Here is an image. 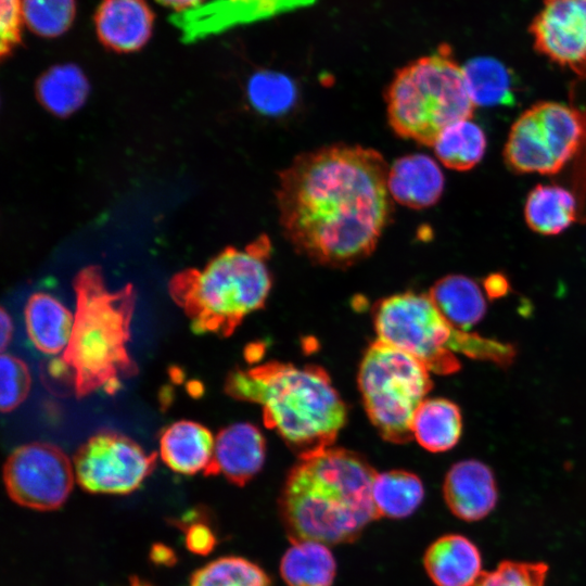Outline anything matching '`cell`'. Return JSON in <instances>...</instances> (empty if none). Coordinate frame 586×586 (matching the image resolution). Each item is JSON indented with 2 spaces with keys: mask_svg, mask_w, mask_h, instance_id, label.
Masks as SVG:
<instances>
[{
  "mask_svg": "<svg viewBox=\"0 0 586 586\" xmlns=\"http://www.w3.org/2000/svg\"><path fill=\"white\" fill-rule=\"evenodd\" d=\"M388 168L380 152L358 144L297 155L278 178L284 238L321 266L346 268L370 256L393 214Z\"/></svg>",
  "mask_w": 586,
  "mask_h": 586,
  "instance_id": "6da1fadb",
  "label": "cell"
},
{
  "mask_svg": "<svg viewBox=\"0 0 586 586\" xmlns=\"http://www.w3.org/2000/svg\"><path fill=\"white\" fill-rule=\"evenodd\" d=\"M377 473L362 456L344 448L300 458L279 497L290 539L328 546L354 542L379 518L372 498Z\"/></svg>",
  "mask_w": 586,
  "mask_h": 586,
  "instance_id": "7a4b0ae2",
  "label": "cell"
},
{
  "mask_svg": "<svg viewBox=\"0 0 586 586\" xmlns=\"http://www.w3.org/2000/svg\"><path fill=\"white\" fill-rule=\"evenodd\" d=\"M226 393L262 406L264 423L276 430L300 458L334 443L346 422V407L329 374L320 367L278 361L234 369Z\"/></svg>",
  "mask_w": 586,
  "mask_h": 586,
  "instance_id": "3957f363",
  "label": "cell"
},
{
  "mask_svg": "<svg viewBox=\"0 0 586 586\" xmlns=\"http://www.w3.org/2000/svg\"><path fill=\"white\" fill-rule=\"evenodd\" d=\"M74 290L76 314L61 361L72 371L78 397L98 390L113 395L120 388L122 379L138 372L127 349L136 292L131 284L111 292L97 266L79 271Z\"/></svg>",
  "mask_w": 586,
  "mask_h": 586,
  "instance_id": "277c9868",
  "label": "cell"
},
{
  "mask_svg": "<svg viewBox=\"0 0 586 586\" xmlns=\"http://www.w3.org/2000/svg\"><path fill=\"white\" fill-rule=\"evenodd\" d=\"M270 242L259 238L243 250L227 247L203 269L173 277L169 293L195 333L229 336L244 317L262 308L271 290Z\"/></svg>",
  "mask_w": 586,
  "mask_h": 586,
  "instance_id": "5b68a950",
  "label": "cell"
},
{
  "mask_svg": "<svg viewBox=\"0 0 586 586\" xmlns=\"http://www.w3.org/2000/svg\"><path fill=\"white\" fill-rule=\"evenodd\" d=\"M378 340L422 362L437 374L460 369L456 353L509 366L517 351L512 344L486 339L453 326L428 294L405 292L380 301L373 311Z\"/></svg>",
  "mask_w": 586,
  "mask_h": 586,
  "instance_id": "8992f818",
  "label": "cell"
},
{
  "mask_svg": "<svg viewBox=\"0 0 586 586\" xmlns=\"http://www.w3.org/2000/svg\"><path fill=\"white\" fill-rule=\"evenodd\" d=\"M384 97L392 130L426 146L451 124L470 119L475 109L463 68L445 44L400 67Z\"/></svg>",
  "mask_w": 586,
  "mask_h": 586,
  "instance_id": "52a82bcc",
  "label": "cell"
},
{
  "mask_svg": "<svg viewBox=\"0 0 586 586\" xmlns=\"http://www.w3.org/2000/svg\"><path fill=\"white\" fill-rule=\"evenodd\" d=\"M430 370L411 355L380 340L366 351L358 387L380 435L395 444L412 437L415 413L432 388Z\"/></svg>",
  "mask_w": 586,
  "mask_h": 586,
  "instance_id": "ba28073f",
  "label": "cell"
},
{
  "mask_svg": "<svg viewBox=\"0 0 586 586\" xmlns=\"http://www.w3.org/2000/svg\"><path fill=\"white\" fill-rule=\"evenodd\" d=\"M582 137L583 124L574 110L558 102H538L512 124L504 157L520 174H556L577 151Z\"/></svg>",
  "mask_w": 586,
  "mask_h": 586,
  "instance_id": "9c48e42d",
  "label": "cell"
},
{
  "mask_svg": "<svg viewBox=\"0 0 586 586\" xmlns=\"http://www.w3.org/2000/svg\"><path fill=\"white\" fill-rule=\"evenodd\" d=\"M157 453L146 454L131 438L103 431L91 436L74 456L79 486L94 494L124 495L137 489L154 470Z\"/></svg>",
  "mask_w": 586,
  "mask_h": 586,
  "instance_id": "30bf717a",
  "label": "cell"
},
{
  "mask_svg": "<svg viewBox=\"0 0 586 586\" xmlns=\"http://www.w3.org/2000/svg\"><path fill=\"white\" fill-rule=\"evenodd\" d=\"M74 464L59 447L29 443L14 449L3 467L10 498L20 506L39 511L60 508L71 494Z\"/></svg>",
  "mask_w": 586,
  "mask_h": 586,
  "instance_id": "8fae6325",
  "label": "cell"
},
{
  "mask_svg": "<svg viewBox=\"0 0 586 586\" xmlns=\"http://www.w3.org/2000/svg\"><path fill=\"white\" fill-rule=\"evenodd\" d=\"M528 31L538 53L575 73L586 71V0H543Z\"/></svg>",
  "mask_w": 586,
  "mask_h": 586,
  "instance_id": "7c38bea8",
  "label": "cell"
},
{
  "mask_svg": "<svg viewBox=\"0 0 586 586\" xmlns=\"http://www.w3.org/2000/svg\"><path fill=\"white\" fill-rule=\"evenodd\" d=\"M315 0H211L169 21L184 43H193L234 26L265 20L311 4Z\"/></svg>",
  "mask_w": 586,
  "mask_h": 586,
  "instance_id": "4fadbf2b",
  "label": "cell"
},
{
  "mask_svg": "<svg viewBox=\"0 0 586 586\" xmlns=\"http://www.w3.org/2000/svg\"><path fill=\"white\" fill-rule=\"evenodd\" d=\"M266 455L263 433L255 425L239 422L222 429L215 440L212 461L205 475L222 474L243 486L262 469Z\"/></svg>",
  "mask_w": 586,
  "mask_h": 586,
  "instance_id": "5bb4252c",
  "label": "cell"
},
{
  "mask_svg": "<svg viewBox=\"0 0 586 586\" xmlns=\"http://www.w3.org/2000/svg\"><path fill=\"white\" fill-rule=\"evenodd\" d=\"M443 495L451 513L468 522L488 515L498 499L493 471L474 459L459 461L449 469L444 480Z\"/></svg>",
  "mask_w": 586,
  "mask_h": 586,
  "instance_id": "9a60e30c",
  "label": "cell"
},
{
  "mask_svg": "<svg viewBox=\"0 0 586 586\" xmlns=\"http://www.w3.org/2000/svg\"><path fill=\"white\" fill-rule=\"evenodd\" d=\"M153 21L145 0H101L94 14L98 38L117 52L142 48L151 37Z\"/></svg>",
  "mask_w": 586,
  "mask_h": 586,
  "instance_id": "2e32d148",
  "label": "cell"
},
{
  "mask_svg": "<svg viewBox=\"0 0 586 586\" xmlns=\"http://www.w3.org/2000/svg\"><path fill=\"white\" fill-rule=\"evenodd\" d=\"M444 186L438 164L425 154L402 156L388 168L387 187L393 201L409 208L433 206L441 199Z\"/></svg>",
  "mask_w": 586,
  "mask_h": 586,
  "instance_id": "e0dca14e",
  "label": "cell"
},
{
  "mask_svg": "<svg viewBox=\"0 0 586 586\" xmlns=\"http://www.w3.org/2000/svg\"><path fill=\"white\" fill-rule=\"evenodd\" d=\"M423 564L436 586H474L482 574L477 547L459 534H447L425 550Z\"/></svg>",
  "mask_w": 586,
  "mask_h": 586,
  "instance_id": "ac0fdd59",
  "label": "cell"
},
{
  "mask_svg": "<svg viewBox=\"0 0 586 586\" xmlns=\"http://www.w3.org/2000/svg\"><path fill=\"white\" fill-rule=\"evenodd\" d=\"M214 447L211 431L194 421H177L164 429L160 437L162 460L180 474L204 473L212 461Z\"/></svg>",
  "mask_w": 586,
  "mask_h": 586,
  "instance_id": "d6986e66",
  "label": "cell"
},
{
  "mask_svg": "<svg viewBox=\"0 0 586 586\" xmlns=\"http://www.w3.org/2000/svg\"><path fill=\"white\" fill-rule=\"evenodd\" d=\"M27 334L35 347L46 354L64 351L69 342L74 316L54 296L38 292L25 306Z\"/></svg>",
  "mask_w": 586,
  "mask_h": 586,
  "instance_id": "ffe728a7",
  "label": "cell"
},
{
  "mask_svg": "<svg viewBox=\"0 0 586 586\" xmlns=\"http://www.w3.org/2000/svg\"><path fill=\"white\" fill-rule=\"evenodd\" d=\"M441 314L456 328L468 331L484 317L486 300L479 284L463 275L437 280L428 293Z\"/></svg>",
  "mask_w": 586,
  "mask_h": 586,
  "instance_id": "44dd1931",
  "label": "cell"
},
{
  "mask_svg": "<svg viewBox=\"0 0 586 586\" xmlns=\"http://www.w3.org/2000/svg\"><path fill=\"white\" fill-rule=\"evenodd\" d=\"M335 573L329 546L316 540H293L280 561L286 586H332Z\"/></svg>",
  "mask_w": 586,
  "mask_h": 586,
  "instance_id": "7402d4cb",
  "label": "cell"
},
{
  "mask_svg": "<svg viewBox=\"0 0 586 586\" xmlns=\"http://www.w3.org/2000/svg\"><path fill=\"white\" fill-rule=\"evenodd\" d=\"M411 432L424 449L432 453L446 451L461 436V411L455 403L445 398L424 399L415 413Z\"/></svg>",
  "mask_w": 586,
  "mask_h": 586,
  "instance_id": "603a6c76",
  "label": "cell"
},
{
  "mask_svg": "<svg viewBox=\"0 0 586 586\" xmlns=\"http://www.w3.org/2000/svg\"><path fill=\"white\" fill-rule=\"evenodd\" d=\"M524 217L533 231L544 235L558 234L575 220V198L561 186L538 184L526 198Z\"/></svg>",
  "mask_w": 586,
  "mask_h": 586,
  "instance_id": "cb8c5ba5",
  "label": "cell"
},
{
  "mask_svg": "<svg viewBox=\"0 0 586 586\" xmlns=\"http://www.w3.org/2000/svg\"><path fill=\"white\" fill-rule=\"evenodd\" d=\"M462 68L475 107L513 103L512 74L504 63L491 56H476L462 65Z\"/></svg>",
  "mask_w": 586,
  "mask_h": 586,
  "instance_id": "d4e9b609",
  "label": "cell"
},
{
  "mask_svg": "<svg viewBox=\"0 0 586 586\" xmlns=\"http://www.w3.org/2000/svg\"><path fill=\"white\" fill-rule=\"evenodd\" d=\"M423 497L422 481L412 472L392 470L375 475L372 498L379 517H409L419 508Z\"/></svg>",
  "mask_w": 586,
  "mask_h": 586,
  "instance_id": "484cf974",
  "label": "cell"
},
{
  "mask_svg": "<svg viewBox=\"0 0 586 586\" xmlns=\"http://www.w3.org/2000/svg\"><path fill=\"white\" fill-rule=\"evenodd\" d=\"M88 92V80L82 71L74 64L55 65L37 82L40 102L58 116H67L78 110Z\"/></svg>",
  "mask_w": 586,
  "mask_h": 586,
  "instance_id": "4316f807",
  "label": "cell"
},
{
  "mask_svg": "<svg viewBox=\"0 0 586 586\" xmlns=\"http://www.w3.org/2000/svg\"><path fill=\"white\" fill-rule=\"evenodd\" d=\"M486 145L483 129L472 120L463 119L445 128L433 144V149L445 167L464 171L481 162Z\"/></svg>",
  "mask_w": 586,
  "mask_h": 586,
  "instance_id": "83f0119b",
  "label": "cell"
},
{
  "mask_svg": "<svg viewBox=\"0 0 586 586\" xmlns=\"http://www.w3.org/2000/svg\"><path fill=\"white\" fill-rule=\"evenodd\" d=\"M189 586H271L256 563L237 556L218 558L195 571Z\"/></svg>",
  "mask_w": 586,
  "mask_h": 586,
  "instance_id": "f1b7e54d",
  "label": "cell"
},
{
  "mask_svg": "<svg viewBox=\"0 0 586 586\" xmlns=\"http://www.w3.org/2000/svg\"><path fill=\"white\" fill-rule=\"evenodd\" d=\"M296 90L286 76L272 72H258L247 84V98L252 106L267 115L285 112L295 101Z\"/></svg>",
  "mask_w": 586,
  "mask_h": 586,
  "instance_id": "f546056e",
  "label": "cell"
},
{
  "mask_svg": "<svg viewBox=\"0 0 586 586\" xmlns=\"http://www.w3.org/2000/svg\"><path fill=\"white\" fill-rule=\"evenodd\" d=\"M26 26L36 35L54 38L63 35L73 24L75 0H23Z\"/></svg>",
  "mask_w": 586,
  "mask_h": 586,
  "instance_id": "4dcf8cb0",
  "label": "cell"
},
{
  "mask_svg": "<svg viewBox=\"0 0 586 586\" xmlns=\"http://www.w3.org/2000/svg\"><path fill=\"white\" fill-rule=\"evenodd\" d=\"M548 565L544 562L502 561L482 572L474 586H545Z\"/></svg>",
  "mask_w": 586,
  "mask_h": 586,
  "instance_id": "1f68e13d",
  "label": "cell"
},
{
  "mask_svg": "<svg viewBox=\"0 0 586 586\" xmlns=\"http://www.w3.org/2000/svg\"><path fill=\"white\" fill-rule=\"evenodd\" d=\"M0 404L2 412H10L21 405L30 388V374L26 364L10 354L0 358Z\"/></svg>",
  "mask_w": 586,
  "mask_h": 586,
  "instance_id": "d6a6232c",
  "label": "cell"
},
{
  "mask_svg": "<svg viewBox=\"0 0 586 586\" xmlns=\"http://www.w3.org/2000/svg\"><path fill=\"white\" fill-rule=\"evenodd\" d=\"M25 24L23 0H0V52L4 58L12 53L22 39Z\"/></svg>",
  "mask_w": 586,
  "mask_h": 586,
  "instance_id": "836d02e7",
  "label": "cell"
},
{
  "mask_svg": "<svg viewBox=\"0 0 586 586\" xmlns=\"http://www.w3.org/2000/svg\"><path fill=\"white\" fill-rule=\"evenodd\" d=\"M186 544L192 552L206 555L214 548L216 537L207 525L196 523L188 527Z\"/></svg>",
  "mask_w": 586,
  "mask_h": 586,
  "instance_id": "e575fe53",
  "label": "cell"
},
{
  "mask_svg": "<svg viewBox=\"0 0 586 586\" xmlns=\"http://www.w3.org/2000/svg\"><path fill=\"white\" fill-rule=\"evenodd\" d=\"M485 282L486 292L491 297L502 296L508 290V282L501 275H492Z\"/></svg>",
  "mask_w": 586,
  "mask_h": 586,
  "instance_id": "d590c367",
  "label": "cell"
},
{
  "mask_svg": "<svg viewBox=\"0 0 586 586\" xmlns=\"http://www.w3.org/2000/svg\"><path fill=\"white\" fill-rule=\"evenodd\" d=\"M163 7L174 10L175 13L184 12L198 8L206 0H156Z\"/></svg>",
  "mask_w": 586,
  "mask_h": 586,
  "instance_id": "8d00e7d4",
  "label": "cell"
},
{
  "mask_svg": "<svg viewBox=\"0 0 586 586\" xmlns=\"http://www.w3.org/2000/svg\"><path fill=\"white\" fill-rule=\"evenodd\" d=\"M12 335V321L4 308L0 313V345L1 352L4 353L9 345Z\"/></svg>",
  "mask_w": 586,
  "mask_h": 586,
  "instance_id": "74e56055",
  "label": "cell"
},
{
  "mask_svg": "<svg viewBox=\"0 0 586 586\" xmlns=\"http://www.w3.org/2000/svg\"><path fill=\"white\" fill-rule=\"evenodd\" d=\"M129 586H152L151 584L142 581L141 578L139 577H136V576H132L130 579H129Z\"/></svg>",
  "mask_w": 586,
  "mask_h": 586,
  "instance_id": "f35d334b",
  "label": "cell"
}]
</instances>
